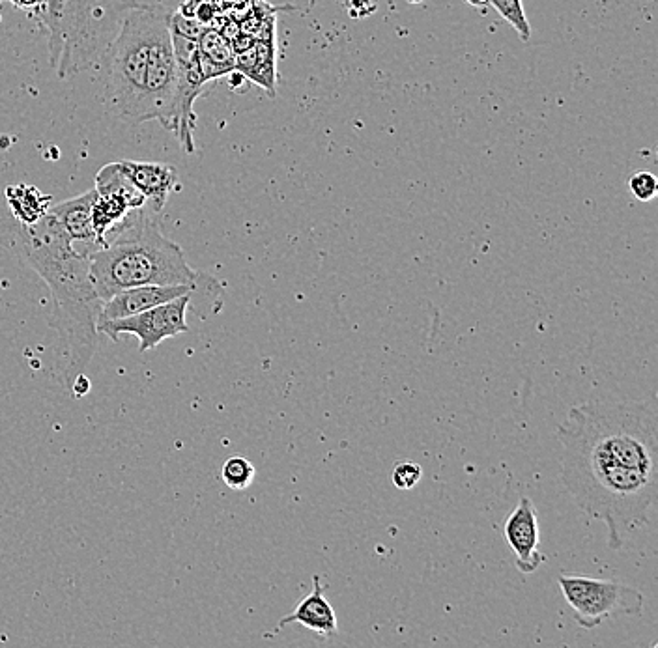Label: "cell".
<instances>
[{"label": "cell", "mask_w": 658, "mask_h": 648, "mask_svg": "<svg viewBox=\"0 0 658 648\" xmlns=\"http://www.w3.org/2000/svg\"><path fill=\"white\" fill-rule=\"evenodd\" d=\"M630 191L632 195L638 198L640 202H649L653 200L658 191V182L655 174L647 172V170H638L632 174L629 180Z\"/></svg>", "instance_id": "22"}, {"label": "cell", "mask_w": 658, "mask_h": 648, "mask_svg": "<svg viewBox=\"0 0 658 648\" xmlns=\"http://www.w3.org/2000/svg\"><path fill=\"white\" fill-rule=\"evenodd\" d=\"M14 8H17V10H21V12H27V14H30V17L32 15L36 14V10L42 6L43 0H8Z\"/></svg>", "instance_id": "23"}, {"label": "cell", "mask_w": 658, "mask_h": 648, "mask_svg": "<svg viewBox=\"0 0 658 648\" xmlns=\"http://www.w3.org/2000/svg\"><path fill=\"white\" fill-rule=\"evenodd\" d=\"M161 213L148 206L131 210L107 236L105 245L88 254L90 277L101 301L137 286L193 284L217 294L221 284L214 277L187 264L178 243L163 234Z\"/></svg>", "instance_id": "4"}, {"label": "cell", "mask_w": 658, "mask_h": 648, "mask_svg": "<svg viewBox=\"0 0 658 648\" xmlns=\"http://www.w3.org/2000/svg\"><path fill=\"white\" fill-rule=\"evenodd\" d=\"M131 210H137V208H133L128 198L122 197V195H116V193H98L96 195V200L92 204V226H94L98 249L105 245L107 236L128 217Z\"/></svg>", "instance_id": "17"}, {"label": "cell", "mask_w": 658, "mask_h": 648, "mask_svg": "<svg viewBox=\"0 0 658 648\" xmlns=\"http://www.w3.org/2000/svg\"><path fill=\"white\" fill-rule=\"evenodd\" d=\"M120 170L128 176L129 182L139 189L146 198V206L152 212L161 213L167 200L178 187V170L167 163L154 161H118Z\"/></svg>", "instance_id": "10"}, {"label": "cell", "mask_w": 658, "mask_h": 648, "mask_svg": "<svg viewBox=\"0 0 658 648\" xmlns=\"http://www.w3.org/2000/svg\"><path fill=\"white\" fill-rule=\"evenodd\" d=\"M169 17L161 6L135 4L101 58L103 105L122 124L171 127L178 64Z\"/></svg>", "instance_id": "3"}, {"label": "cell", "mask_w": 658, "mask_h": 648, "mask_svg": "<svg viewBox=\"0 0 658 648\" xmlns=\"http://www.w3.org/2000/svg\"><path fill=\"white\" fill-rule=\"evenodd\" d=\"M505 542L515 551L516 568L520 574H533L544 563V555L539 550L541 529L539 514L530 497H522L515 510L507 516L503 525Z\"/></svg>", "instance_id": "9"}, {"label": "cell", "mask_w": 658, "mask_h": 648, "mask_svg": "<svg viewBox=\"0 0 658 648\" xmlns=\"http://www.w3.org/2000/svg\"><path fill=\"white\" fill-rule=\"evenodd\" d=\"M556 436L563 445V486L587 516L604 523L608 546L621 550L630 535L649 525L657 499L655 398L574 406Z\"/></svg>", "instance_id": "1"}, {"label": "cell", "mask_w": 658, "mask_h": 648, "mask_svg": "<svg viewBox=\"0 0 658 648\" xmlns=\"http://www.w3.org/2000/svg\"><path fill=\"white\" fill-rule=\"evenodd\" d=\"M0 245L17 254L49 286L55 299L58 378H75L90 363L100 339L101 301L90 277V258L81 253L55 215L34 225L0 219Z\"/></svg>", "instance_id": "2"}, {"label": "cell", "mask_w": 658, "mask_h": 648, "mask_svg": "<svg viewBox=\"0 0 658 648\" xmlns=\"http://www.w3.org/2000/svg\"><path fill=\"white\" fill-rule=\"evenodd\" d=\"M255 475H257L255 465L251 464L244 456H232L221 469V479L229 486L230 490L249 488L255 480Z\"/></svg>", "instance_id": "19"}, {"label": "cell", "mask_w": 658, "mask_h": 648, "mask_svg": "<svg viewBox=\"0 0 658 648\" xmlns=\"http://www.w3.org/2000/svg\"><path fill=\"white\" fill-rule=\"evenodd\" d=\"M423 477V467L414 462H399L393 467L391 480L397 490H414L415 486L421 482Z\"/></svg>", "instance_id": "21"}, {"label": "cell", "mask_w": 658, "mask_h": 648, "mask_svg": "<svg viewBox=\"0 0 658 648\" xmlns=\"http://www.w3.org/2000/svg\"><path fill=\"white\" fill-rule=\"evenodd\" d=\"M4 2H6V0H0V8H2V4H4Z\"/></svg>", "instance_id": "26"}, {"label": "cell", "mask_w": 658, "mask_h": 648, "mask_svg": "<svg viewBox=\"0 0 658 648\" xmlns=\"http://www.w3.org/2000/svg\"><path fill=\"white\" fill-rule=\"evenodd\" d=\"M6 202L10 217L17 223L23 225H34L42 217H45L51 206H53V197L45 195L38 187L27 184L8 185L6 191Z\"/></svg>", "instance_id": "16"}, {"label": "cell", "mask_w": 658, "mask_h": 648, "mask_svg": "<svg viewBox=\"0 0 658 648\" xmlns=\"http://www.w3.org/2000/svg\"><path fill=\"white\" fill-rule=\"evenodd\" d=\"M94 189L98 193H116L122 197L128 198L133 208H143L146 206V198L139 193V189L131 184L128 176L120 170L118 163H109L105 167H101L96 174V182H94Z\"/></svg>", "instance_id": "18"}, {"label": "cell", "mask_w": 658, "mask_h": 648, "mask_svg": "<svg viewBox=\"0 0 658 648\" xmlns=\"http://www.w3.org/2000/svg\"><path fill=\"white\" fill-rule=\"evenodd\" d=\"M72 389L77 398L88 395V391H90V381H88V378H86L85 374H79V376H75V380H73L72 383Z\"/></svg>", "instance_id": "24"}, {"label": "cell", "mask_w": 658, "mask_h": 648, "mask_svg": "<svg viewBox=\"0 0 658 648\" xmlns=\"http://www.w3.org/2000/svg\"><path fill=\"white\" fill-rule=\"evenodd\" d=\"M201 292L193 284H171V286H137L124 292H118L111 299L103 301L101 320H120L144 310L154 309L176 297Z\"/></svg>", "instance_id": "11"}, {"label": "cell", "mask_w": 658, "mask_h": 648, "mask_svg": "<svg viewBox=\"0 0 658 648\" xmlns=\"http://www.w3.org/2000/svg\"><path fill=\"white\" fill-rule=\"evenodd\" d=\"M199 62L202 75L210 83L236 71V55L229 38L219 30L206 29L199 38Z\"/></svg>", "instance_id": "15"}, {"label": "cell", "mask_w": 658, "mask_h": 648, "mask_svg": "<svg viewBox=\"0 0 658 648\" xmlns=\"http://www.w3.org/2000/svg\"><path fill=\"white\" fill-rule=\"evenodd\" d=\"M172 49L178 64V88H176V101L172 111L171 127L169 131L180 142L187 154L195 152V127H197V114L193 111V105L197 98H201L204 85L208 83L204 79L199 62V42L184 38L176 32H172Z\"/></svg>", "instance_id": "7"}, {"label": "cell", "mask_w": 658, "mask_h": 648, "mask_svg": "<svg viewBox=\"0 0 658 648\" xmlns=\"http://www.w3.org/2000/svg\"><path fill=\"white\" fill-rule=\"evenodd\" d=\"M275 51H277L275 36H270L247 45L236 55V71L242 77H247L249 81L268 90L270 96H275V83H277Z\"/></svg>", "instance_id": "14"}, {"label": "cell", "mask_w": 658, "mask_h": 648, "mask_svg": "<svg viewBox=\"0 0 658 648\" xmlns=\"http://www.w3.org/2000/svg\"><path fill=\"white\" fill-rule=\"evenodd\" d=\"M96 189H90L77 197L62 200L53 204L49 212L55 215L60 226L66 230V234L72 238L73 245L81 243V253L90 254L98 249L96 245V234L92 226V204L96 200Z\"/></svg>", "instance_id": "13"}, {"label": "cell", "mask_w": 658, "mask_h": 648, "mask_svg": "<svg viewBox=\"0 0 658 648\" xmlns=\"http://www.w3.org/2000/svg\"><path fill=\"white\" fill-rule=\"evenodd\" d=\"M558 583L565 602L573 609L576 624L586 630L597 628L604 620L640 617L644 613V594L617 579L561 572Z\"/></svg>", "instance_id": "6"}, {"label": "cell", "mask_w": 658, "mask_h": 648, "mask_svg": "<svg viewBox=\"0 0 658 648\" xmlns=\"http://www.w3.org/2000/svg\"><path fill=\"white\" fill-rule=\"evenodd\" d=\"M324 589L326 587L322 583V578L315 574L313 591L309 592V596H305L301 602H298V606L290 615H285L283 619L279 620L275 632H279L288 624H300L326 641H335L337 632H339L337 615H335L333 606L329 604Z\"/></svg>", "instance_id": "12"}, {"label": "cell", "mask_w": 658, "mask_h": 648, "mask_svg": "<svg viewBox=\"0 0 658 648\" xmlns=\"http://www.w3.org/2000/svg\"><path fill=\"white\" fill-rule=\"evenodd\" d=\"M498 14L513 27V29L518 32L520 40L524 42H530L531 38V27L528 17H526V12H524V6H522V0H490L488 2Z\"/></svg>", "instance_id": "20"}, {"label": "cell", "mask_w": 658, "mask_h": 648, "mask_svg": "<svg viewBox=\"0 0 658 648\" xmlns=\"http://www.w3.org/2000/svg\"><path fill=\"white\" fill-rule=\"evenodd\" d=\"M189 303H191V294H186L128 318L101 320L98 331L100 335L115 340L120 339L122 335H131L139 340L141 352H150L163 340L178 337L189 331L186 322Z\"/></svg>", "instance_id": "8"}, {"label": "cell", "mask_w": 658, "mask_h": 648, "mask_svg": "<svg viewBox=\"0 0 658 648\" xmlns=\"http://www.w3.org/2000/svg\"><path fill=\"white\" fill-rule=\"evenodd\" d=\"M137 0H43L32 15L47 36L49 62L66 81L101 62Z\"/></svg>", "instance_id": "5"}, {"label": "cell", "mask_w": 658, "mask_h": 648, "mask_svg": "<svg viewBox=\"0 0 658 648\" xmlns=\"http://www.w3.org/2000/svg\"><path fill=\"white\" fill-rule=\"evenodd\" d=\"M470 6H475V8H479V6H487L488 2L490 0H466Z\"/></svg>", "instance_id": "25"}]
</instances>
